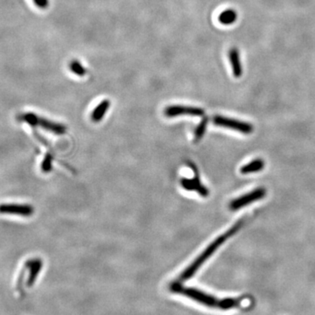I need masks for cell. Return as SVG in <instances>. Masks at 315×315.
<instances>
[{"label":"cell","mask_w":315,"mask_h":315,"mask_svg":"<svg viewBox=\"0 0 315 315\" xmlns=\"http://www.w3.org/2000/svg\"><path fill=\"white\" fill-rule=\"evenodd\" d=\"M170 290L173 292L180 293L184 295L187 298L194 299L195 301L201 303L202 305L210 306V307H219L221 309H229L236 307L241 304V301L238 298H224V299H218L213 297L211 295L207 294L203 291L194 289V288L185 287L181 282H174L171 284Z\"/></svg>","instance_id":"6da1fadb"},{"label":"cell","mask_w":315,"mask_h":315,"mask_svg":"<svg viewBox=\"0 0 315 315\" xmlns=\"http://www.w3.org/2000/svg\"><path fill=\"white\" fill-rule=\"evenodd\" d=\"M70 69L73 73L76 74L79 77H83L84 75H86V69L83 68L79 62L77 61H74L72 63H70Z\"/></svg>","instance_id":"9a60e30c"},{"label":"cell","mask_w":315,"mask_h":315,"mask_svg":"<svg viewBox=\"0 0 315 315\" xmlns=\"http://www.w3.org/2000/svg\"><path fill=\"white\" fill-rule=\"evenodd\" d=\"M263 166H264V162H263V159H255L245 166H242L240 172L242 174L256 173V172H259L261 170H263Z\"/></svg>","instance_id":"8fae6325"},{"label":"cell","mask_w":315,"mask_h":315,"mask_svg":"<svg viewBox=\"0 0 315 315\" xmlns=\"http://www.w3.org/2000/svg\"><path fill=\"white\" fill-rule=\"evenodd\" d=\"M181 186L188 191H196L198 194H201L202 197H207L209 194V191L207 187H204L198 176L194 177V179H182L181 180Z\"/></svg>","instance_id":"ba28073f"},{"label":"cell","mask_w":315,"mask_h":315,"mask_svg":"<svg viewBox=\"0 0 315 315\" xmlns=\"http://www.w3.org/2000/svg\"><path fill=\"white\" fill-rule=\"evenodd\" d=\"M165 115L168 118H173L181 115H189V116H196L201 117L204 115V111L200 108L187 107V106H178L173 105L166 108L165 110Z\"/></svg>","instance_id":"8992f818"},{"label":"cell","mask_w":315,"mask_h":315,"mask_svg":"<svg viewBox=\"0 0 315 315\" xmlns=\"http://www.w3.org/2000/svg\"><path fill=\"white\" fill-rule=\"evenodd\" d=\"M28 268H29V276L27 280V285L32 286L35 284L36 278L38 277L40 271L42 270V261L40 258L30 260L27 263Z\"/></svg>","instance_id":"9c48e42d"},{"label":"cell","mask_w":315,"mask_h":315,"mask_svg":"<svg viewBox=\"0 0 315 315\" xmlns=\"http://www.w3.org/2000/svg\"><path fill=\"white\" fill-rule=\"evenodd\" d=\"M208 118H204L201 120L200 125H198L197 128L194 131V142H198L200 139L204 135L207 125H208Z\"/></svg>","instance_id":"5bb4252c"},{"label":"cell","mask_w":315,"mask_h":315,"mask_svg":"<svg viewBox=\"0 0 315 315\" xmlns=\"http://www.w3.org/2000/svg\"><path fill=\"white\" fill-rule=\"evenodd\" d=\"M242 221L236 222V224L233 226L231 229L228 230V232H226L225 234H223L222 236H220L215 239V241L212 242L211 244H209L205 249L204 251L201 253V255L198 256L197 258L194 260V262L191 263L190 265L187 267V269L184 270L182 273L180 274V276L179 277V281L183 282V281L187 280V279H189V278L193 277L195 272L200 269V267L207 261V259H208V257H210L214 254L215 250L218 249L219 247L222 245V243L225 242L227 239L229 238L230 236H232L236 231H238V229L242 227Z\"/></svg>","instance_id":"7a4b0ae2"},{"label":"cell","mask_w":315,"mask_h":315,"mask_svg":"<svg viewBox=\"0 0 315 315\" xmlns=\"http://www.w3.org/2000/svg\"><path fill=\"white\" fill-rule=\"evenodd\" d=\"M213 121L216 125L225 127V128L232 129L244 134H249L253 132L252 125L245 122L238 121V120L224 118L221 116H215Z\"/></svg>","instance_id":"5b68a950"},{"label":"cell","mask_w":315,"mask_h":315,"mask_svg":"<svg viewBox=\"0 0 315 315\" xmlns=\"http://www.w3.org/2000/svg\"><path fill=\"white\" fill-rule=\"evenodd\" d=\"M265 194H266V191L263 187L256 188L255 190H253L249 194H244L241 197L236 198L235 200H233L229 204V208L233 211L238 210L239 208H243L247 205L250 204L251 202L258 201L260 199H263Z\"/></svg>","instance_id":"277c9868"},{"label":"cell","mask_w":315,"mask_h":315,"mask_svg":"<svg viewBox=\"0 0 315 315\" xmlns=\"http://www.w3.org/2000/svg\"><path fill=\"white\" fill-rule=\"evenodd\" d=\"M110 105H111V103L109 100L103 101L99 105H97L91 115L92 120L94 122H100L102 118H104V115L106 114Z\"/></svg>","instance_id":"7c38bea8"},{"label":"cell","mask_w":315,"mask_h":315,"mask_svg":"<svg viewBox=\"0 0 315 315\" xmlns=\"http://www.w3.org/2000/svg\"><path fill=\"white\" fill-rule=\"evenodd\" d=\"M35 212L30 205L2 204L0 205V213L8 215H18L22 216H30Z\"/></svg>","instance_id":"52a82bcc"},{"label":"cell","mask_w":315,"mask_h":315,"mask_svg":"<svg viewBox=\"0 0 315 315\" xmlns=\"http://www.w3.org/2000/svg\"><path fill=\"white\" fill-rule=\"evenodd\" d=\"M20 118L21 120L27 122L29 125H37L57 135H62L66 132V127L64 125H60L55 122L49 121L46 118H40L37 115L33 114V113L21 115Z\"/></svg>","instance_id":"3957f363"},{"label":"cell","mask_w":315,"mask_h":315,"mask_svg":"<svg viewBox=\"0 0 315 315\" xmlns=\"http://www.w3.org/2000/svg\"><path fill=\"white\" fill-rule=\"evenodd\" d=\"M236 19H237V14L236 11L230 10V9L222 12L219 16V21L223 25L233 24L236 22Z\"/></svg>","instance_id":"4fadbf2b"},{"label":"cell","mask_w":315,"mask_h":315,"mask_svg":"<svg viewBox=\"0 0 315 315\" xmlns=\"http://www.w3.org/2000/svg\"><path fill=\"white\" fill-rule=\"evenodd\" d=\"M35 5L39 7V8H47L49 6V0H34Z\"/></svg>","instance_id":"e0dca14e"},{"label":"cell","mask_w":315,"mask_h":315,"mask_svg":"<svg viewBox=\"0 0 315 315\" xmlns=\"http://www.w3.org/2000/svg\"><path fill=\"white\" fill-rule=\"evenodd\" d=\"M52 168V157L50 155H47L43 160L42 165V170L44 173H49Z\"/></svg>","instance_id":"2e32d148"},{"label":"cell","mask_w":315,"mask_h":315,"mask_svg":"<svg viewBox=\"0 0 315 315\" xmlns=\"http://www.w3.org/2000/svg\"><path fill=\"white\" fill-rule=\"evenodd\" d=\"M229 58L230 64L232 66L234 77H236V78L241 77L242 74V68L238 49H236V48L230 49L229 52Z\"/></svg>","instance_id":"30bf717a"}]
</instances>
